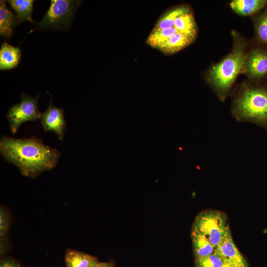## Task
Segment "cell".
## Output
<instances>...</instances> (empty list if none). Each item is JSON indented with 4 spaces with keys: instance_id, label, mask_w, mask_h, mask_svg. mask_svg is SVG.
I'll return each mask as SVG.
<instances>
[{
    "instance_id": "obj_10",
    "label": "cell",
    "mask_w": 267,
    "mask_h": 267,
    "mask_svg": "<svg viewBox=\"0 0 267 267\" xmlns=\"http://www.w3.org/2000/svg\"><path fill=\"white\" fill-rule=\"evenodd\" d=\"M254 28L253 46L267 48V5L252 16Z\"/></svg>"
},
{
    "instance_id": "obj_21",
    "label": "cell",
    "mask_w": 267,
    "mask_h": 267,
    "mask_svg": "<svg viewBox=\"0 0 267 267\" xmlns=\"http://www.w3.org/2000/svg\"><path fill=\"white\" fill-rule=\"evenodd\" d=\"M223 260L214 253L204 257L195 258L196 267H222Z\"/></svg>"
},
{
    "instance_id": "obj_2",
    "label": "cell",
    "mask_w": 267,
    "mask_h": 267,
    "mask_svg": "<svg viewBox=\"0 0 267 267\" xmlns=\"http://www.w3.org/2000/svg\"><path fill=\"white\" fill-rule=\"evenodd\" d=\"M232 46L230 52L219 62L207 70L206 82L222 102L231 94L235 81L242 74L249 43L239 32L231 33Z\"/></svg>"
},
{
    "instance_id": "obj_22",
    "label": "cell",
    "mask_w": 267,
    "mask_h": 267,
    "mask_svg": "<svg viewBox=\"0 0 267 267\" xmlns=\"http://www.w3.org/2000/svg\"><path fill=\"white\" fill-rule=\"evenodd\" d=\"M8 226V217L7 213L2 209L0 211V235L4 236L7 232Z\"/></svg>"
},
{
    "instance_id": "obj_20",
    "label": "cell",
    "mask_w": 267,
    "mask_h": 267,
    "mask_svg": "<svg viewBox=\"0 0 267 267\" xmlns=\"http://www.w3.org/2000/svg\"><path fill=\"white\" fill-rule=\"evenodd\" d=\"M178 32H180L175 26L158 31H151L146 43L149 45L158 49L169 38Z\"/></svg>"
},
{
    "instance_id": "obj_25",
    "label": "cell",
    "mask_w": 267,
    "mask_h": 267,
    "mask_svg": "<svg viewBox=\"0 0 267 267\" xmlns=\"http://www.w3.org/2000/svg\"><path fill=\"white\" fill-rule=\"evenodd\" d=\"M222 267H233L228 262L223 260V263Z\"/></svg>"
},
{
    "instance_id": "obj_7",
    "label": "cell",
    "mask_w": 267,
    "mask_h": 267,
    "mask_svg": "<svg viewBox=\"0 0 267 267\" xmlns=\"http://www.w3.org/2000/svg\"><path fill=\"white\" fill-rule=\"evenodd\" d=\"M242 74L251 82H265L267 79V48L253 46L247 51Z\"/></svg>"
},
{
    "instance_id": "obj_4",
    "label": "cell",
    "mask_w": 267,
    "mask_h": 267,
    "mask_svg": "<svg viewBox=\"0 0 267 267\" xmlns=\"http://www.w3.org/2000/svg\"><path fill=\"white\" fill-rule=\"evenodd\" d=\"M80 3L79 0H51L48 10L42 20L37 23L35 29L69 28Z\"/></svg>"
},
{
    "instance_id": "obj_8",
    "label": "cell",
    "mask_w": 267,
    "mask_h": 267,
    "mask_svg": "<svg viewBox=\"0 0 267 267\" xmlns=\"http://www.w3.org/2000/svg\"><path fill=\"white\" fill-rule=\"evenodd\" d=\"M214 253L224 261L228 262L233 267H249L233 240L228 226Z\"/></svg>"
},
{
    "instance_id": "obj_18",
    "label": "cell",
    "mask_w": 267,
    "mask_h": 267,
    "mask_svg": "<svg viewBox=\"0 0 267 267\" xmlns=\"http://www.w3.org/2000/svg\"><path fill=\"white\" fill-rule=\"evenodd\" d=\"M175 27L182 33L197 35V26L191 10L176 17Z\"/></svg>"
},
{
    "instance_id": "obj_6",
    "label": "cell",
    "mask_w": 267,
    "mask_h": 267,
    "mask_svg": "<svg viewBox=\"0 0 267 267\" xmlns=\"http://www.w3.org/2000/svg\"><path fill=\"white\" fill-rule=\"evenodd\" d=\"M38 99L22 93L21 102L9 109L6 118L12 134L16 133L22 123L40 119L42 113L38 110Z\"/></svg>"
},
{
    "instance_id": "obj_23",
    "label": "cell",
    "mask_w": 267,
    "mask_h": 267,
    "mask_svg": "<svg viewBox=\"0 0 267 267\" xmlns=\"http://www.w3.org/2000/svg\"><path fill=\"white\" fill-rule=\"evenodd\" d=\"M0 267H20L17 264L10 260H5L2 261L0 265Z\"/></svg>"
},
{
    "instance_id": "obj_11",
    "label": "cell",
    "mask_w": 267,
    "mask_h": 267,
    "mask_svg": "<svg viewBox=\"0 0 267 267\" xmlns=\"http://www.w3.org/2000/svg\"><path fill=\"white\" fill-rule=\"evenodd\" d=\"M267 5V0H233L229 6L239 15L252 16Z\"/></svg>"
},
{
    "instance_id": "obj_15",
    "label": "cell",
    "mask_w": 267,
    "mask_h": 267,
    "mask_svg": "<svg viewBox=\"0 0 267 267\" xmlns=\"http://www.w3.org/2000/svg\"><path fill=\"white\" fill-rule=\"evenodd\" d=\"M191 10L189 6L186 4H181L169 10L158 20L152 31H158L174 27L176 17Z\"/></svg>"
},
{
    "instance_id": "obj_16",
    "label": "cell",
    "mask_w": 267,
    "mask_h": 267,
    "mask_svg": "<svg viewBox=\"0 0 267 267\" xmlns=\"http://www.w3.org/2000/svg\"><path fill=\"white\" fill-rule=\"evenodd\" d=\"M191 238L195 258L206 257L214 253L215 247L204 235L198 231L192 229Z\"/></svg>"
},
{
    "instance_id": "obj_14",
    "label": "cell",
    "mask_w": 267,
    "mask_h": 267,
    "mask_svg": "<svg viewBox=\"0 0 267 267\" xmlns=\"http://www.w3.org/2000/svg\"><path fill=\"white\" fill-rule=\"evenodd\" d=\"M16 16L7 9L5 1L0 2V35L8 38L12 34L14 27L19 23Z\"/></svg>"
},
{
    "instance_id": "obj_1",
    "label": "cell",
    "mask_w": 267,
    "mask_h": 267,
    "mask_svg": "<svg viewBox=\"0 0 267 267\" xmlns=\"http://www.w3.org/2000/svg\"><path fill=\"white\" fill-rule=\"evenodd\" d=\"M0 152L4 160L16 166L22 175L33 178L54 168L60 156L58 150L44 145L35 136L14 138L3 135Z\"/></svg>"
},
{
    "instance_id": "obj_3",
    "label": "cell",
    "mask_w": 267,
    "mask_h": 267,
    "mask_svg": "<svg viewBox=\"0 0 267 267\" xmlns=\"http://www.w3.org/2000/svg\"><path fill=\"white\" fill-rule=\"evenodd\" d=\"M231 95V113L236 121L267 129V84L245 81L235 87Z\"/></svg>"
},
{
    "instance_id": "obj_9",
    "label": "cell",
    "mask_w": 267,
    "mask_h": 267,
    "mask_svg": "<svg viewBox=\"0 0 267 267\" xmlns=\"http://www.w3.org/2000/svg\"><path fill=\"white\" fill-rule=\"evenodd\" d=\"M40 119L45 132L53 131L60 140H63L66 121L62 109L50 104L46 111L41 114Z\"/></svg>"
},
{
    "instance_id": "obj_26",
    "label": "cell",
    "mask_w": 267,
    "mask_h": 267,
    "mask_svg": "<svg viewBox=\"0 0 267 267\" xmlns=\"http://www.w3.org/2000/svg\"><path fill=\"white\" fill-rule=\"evenodd\" d=\"M94 265H95V264H94ZM94 266H92V267H94Z\"/></svg>"
},
{
    "instance_id": "obj_17",
    "label": "cell",
    "mask_w": 267,
    "mask_h": 267,
    "mask_svg": "<svg viewBox=\"0 0 267 267\" xmlns=\"http://www.w3.org/2000/svg\"><path fill=\"white\" fill-rule=\"evenodd\" d=\"M97 261L95 257L75 250H69L65 255L66 267H91Z\"/></svg>"
},
{
    "instance_id": "obj_24",
    "label": "cell",
    "mask_w": 267,
    "mask_h": 267,
    "mask_svg": "<svg viewBox=\"0 0 267 267\" xmlns=\"http://www.w3.org/2000/svg\"><path fill=\"white\" fill-rule=\"evenodd\" d=\"M93 267H114V265L111 262L105 263L97 261Z\"/></svg>"
},
{
    "instance_id": "obj_12",
    "label": "cell",
    "mask_w": 267,
    "mask_h": 267,
    "mask_svg": "<svg viewBox=\"0 0 267 267\" xmlns=\"http://www.w3.org/2000/svg\"><path fill=\"white\" fill-rule=\"evenodd\" d=\"M197 36L178 32L169 38L158 49L166 54H172L191 44Z\"/></svg>"
},
{
    "instance_id": "obj_13",
    "label": "cell",
    "mask_w": 267,
    "mask_h": 267,
    "mask_svg": "<svg viewBox=\"0 0 267 267\" xmlns=\"http://www.w3.org/2000/svg\"><path fill=\"white\" fill-rule=\"evenodd\" d=\"M21 52L19 47H14L6 43L1 44L0 50V70L10 69L19 63Z\"/></svg>"
},
{
    "instance_id": "obj_19",
    "label": "cell",
    "mask_w": 267,
    "mask_h": 267,
    "mask_svg": "<svg viewBox=\"0 0 267 267\" xmlns=\"http://www.w3.org/2000/svg\"><path fill=\"white\" fill-rule=\"evenodd\" d=\"M34 1L33 0H10L7 1L11 8L16 12V16L20 23L25 21L34 22L31 17Z\"/></svg>"
},
{
    "instance_id": "obj_5",
    "label": "cell",
    "mask_w": 267,
    "mask_h": 267,
    "mask_svg": "<svg viewBox=\"0 0 267 267\" xmlns=\"http://www.w3.org/2000/svg\"><path fill=\"white\" fill-rule=\"evenodd\" d=\"M227 226L223 213L210 210L197 215L192 229L204 235L216 248L223 238Z\"/></svg>"
}]
</instances>
